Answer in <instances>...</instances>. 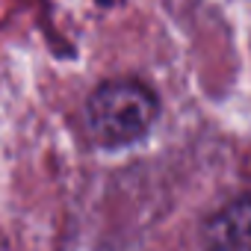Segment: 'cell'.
Listing matches in <instances>:
<instances>
[{"label": "cell", "mask_w": 251, "mask_h": 251, "mask_svg": "<svg viewBox=\"0 0 251 251\" xmlns=\"http://www.w3.org/2000/svg\"><path fill=\"white\" fill-rule=\"evenodd\" d=\"M157 95L136 80H112L95 89L86 106V124L95 142L118 148L142 139L157 121Z\"/></svg>", "instance_id": "1"}, {"label": "cell", "mask_w": 251, "mask_h": 251, "mask_svg": "<svg viewBox=\"0 0 251 251\" xmlns=\"http://www.w3.org/2000/svg\"><path fill=\"white\" fill-rule=\"evenodd\" d=\"M204 251H251V192L227 201L204 227Z\"/></svg>", "instance_id": "2"}]
</instances>
